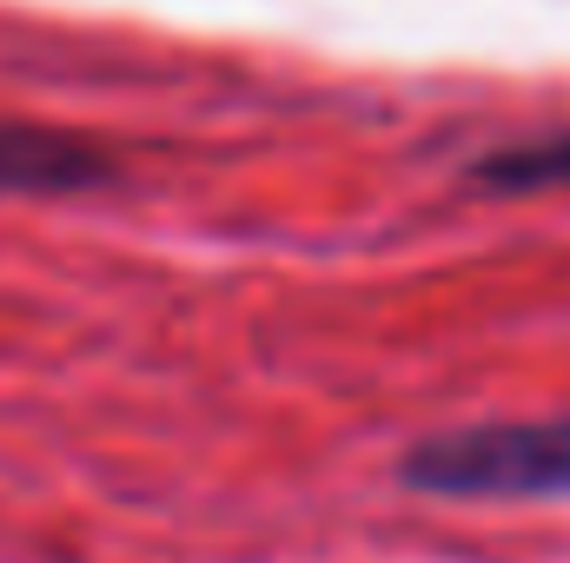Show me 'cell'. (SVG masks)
I'll use <instances>...</instances> for the list:
<instances>
[{
  "label": "cell",
  "mask_w": 570,
  "mask_h": 563,
  "mask_svg": "<svg viewBox=\"0 0 570 563\" xmlns=\"http://www.w3.org/2000/svg\"><path fill=\"white\" fill-rule=\"evenodd\" d=\"M399 484L464 504H538L570 497V418H511L431 431L399 457Z\"/></svg>",
  "instance_id": "1"
},
{
  "label": "cell",
  "mask_w": 570,
  "mask_h": 563,
  "mask_svg": "<svg viewBox=\"0 0 570 563\" xmlns=\"http://www.w3.org/2000/svg\"><path fill=\"white\" fill-rule=\"evenodd\" d=\"M114 172H120L114 152L94 146L87 134L0 120V192H20V199H67V192H100V186H114Z\"/></svg>",
  "instance_id": "2"
},
{
  "label": "cell",
  "mask_w": 570,
  "mask_h": 563,
  "mask_svg": "<svg viewBox=\"0 0 570 563\" xmlns=\"http://www.w3.org/2000/svg\"><path fill=\"white\" fill-rule=\"evenodd\" d=\"M471 192L491 199H538V192H570V127L564 134H538V140L491 146L464 166Z\"/></svg>",
  "instance_id": "3"
}]
</instances>
